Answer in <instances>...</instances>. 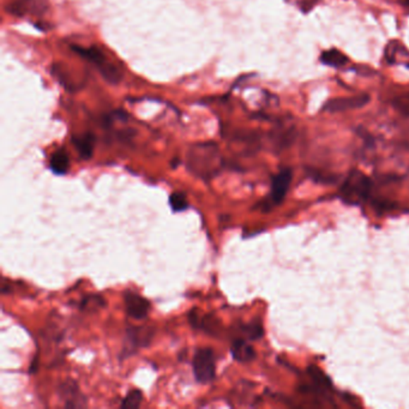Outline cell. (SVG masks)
Masks as SVG:
<instances>
[{
  "mask_svg": "<svg viewBox=\"0 0 409 409\" xmlns=\"http://www.w3.org/2000/svg\"><path fill=\"white\" fill-rule=\"evenodd\" d=\"M169 205L174 213H181L189 208V202L185 193H174L169 196Z\"/></svg>",
  "mask_w": 409,
  "mask_h": 409,
  "instance_id": "18",
  "label": "cell"
},
{
  "mask_svg": "<svg viewBox=\"0 0 409 409\" xmlns=\"http://www.w3.org/2000/svg\"><path fill=\"white\" fill-rule=\"evenodd\" d=\"M222 165V157L216 145L200 143L193 145L188 154L190 171L201 178H212L219 172Z\"/></svg>",
  "mask_w": 409,
  "mask_h": 409,
  "instance_id": "1",
  "label": "cell"
},
{
  "mask_svg": "<svg viewBox=\"0 0 409 409\" xmlns=\"http://www.w3.org/2000/svg\"><path fill=\"white\" fill-rule=\"evenodd\" d=\"M59 393L64 401L66 408H77V407H85V397L80 393L76 381H66L61 385Z\"/></svg>",
  "mask_w": 409,
  "mask_h": 409,
  "instance_id": "10",
  "label": "cell"
},
{
  "mask_svg": "<svg viewBox=\"0 0 409 409\" xmlns=\"http://www.w3.org/2000/svg\"><path fill=\"white\" fill-rule=\"evenodd\" d=\"M369 102L370 97L367 94H361V95L350 97H335V99L325 102L322 111L329 113L347 112V111H352V109H362Z\"/></svg>",
  "mask_w": 409,
  "mask_h": 409,
  "instance_id": "7",
  "label": "cell"
},
{
  "mask_svg": "<svg viewBox=\"0 0 409 409\" xmlns=\"http://www.w3.org/2000/svg\"><path fill=\"white\" fill-rule=\"evenodd\" d=\"M73 49L82 58L87 59L89 63L95 65L104 80L109 83L118 85L123 80V73H121V68L112 63H109V59L97 47H87L85 49V47H80V46H73Z\"/></svg>",
  "mask_w": 409,
  "mask_h": 409,
  "instance_id": "3",
  "label": "cell"
},
{
  "mask_svg": "<svg viewBox=\"0 0 409 409\" xmlns=\"http://www.w3.org/2000/svg\"><path fill=\"white\" fill-rule=\"evenodd\" d=\"M193 373L198 383L209 384L216 376V360L212 348H198L193 355Z\"/></svg>",
  "mask_w": 409,
  "mask_h": 409,
  "instance_id": "4",
  "label": "cell"
},
{
  "mask_svg": "<svg viewBox=\"0 0 409 409\" xmlns=\"http://www.w3.org/2000/svg\"><path fill=\"white\" fill-rule=\"evenodd\" d=\"M241 334L244 335V338L250 340V341H255L263 336V326L261 323L258 322H252V323H248V324L240 325Z\"/></svg>",
  "mask_w": 409,
  "mask_h": 409,
  "instance_id": "16",
  "label": "cell"
},
{
  "mask_svg": "<svg viewBox=\"0 0 409 409\" xmlns=\"http://www.w3.org/2000/svg\"><path fill=\"white\" fill-rule=\"evenodd\" d=\"M319 61L326 66H331V68H341L348 63V56L343 54L341 51L333 49H328L322 52L319 56Z\"/></svg>",
  "mask_w": 409,
  "mask_h": 409,
  "instance_id": "14",
  "label": "cell"
},
{
  "mask_svg": "<svg viewBox=\"0 0 409 409\" xmlns=\"http://www.w3.org/2000/svg\"><path fill=\"white\" fill-rule=\"evenodd\" d=\"M125 310L128 316L136 319V321H141L145 319L148 316V313L152 310V305L149 303L148 299L142 297L140 294L133 291H128L124 294Z\"/></svg>",
  "mask_w": 409,
  "mask_h": 409,
  "instance_id": "8",
  "label": "cell"
},
{
  "mask_svg": "<svg viewBox=\"0 0 409 409\" xmlns=\"http://www.w3.org/2000/svg\"><path fill=\"white\" fill-rule=\"evenodd\" d=\"M400 4L403 5L405 8H409V0H398Z\"/></svg>",
  "mask_w": 409,
  "mask_h": 409,
  "instance_id": "21",
  "label": "cell"
},
{
  "mask_svg": "<svg viewBox=\"0 0 409 409\" xmlns=\"http://www.w3.org/2000/svg\"><path fill=\"white\" fill-rule=\"evenodd\" d=\"M73 143L77 152L80 153V157L85 160H89L94 153V136L90 133H85L82 136H75L73 138Z\"/></svg>",
  "mask_w": 409,
  "mask_h": 409,
  "instance_id": "13",
  "label": "cell"
},
{
  "mask_svg": "<svg viewBox=\"0 0 409 409\" xmlns=\"http://www.w3.org/2000/svg\"><path fill=\"white\" fill-rule=\"evenodd\" d=\"M189 322L193 329L203 330L205 333L214 335L219 328V321L210 315H201L198 310L193 309L189 313Z\"/></svg>",
  "mask_w": 409,
  "mask_h": 409,
  "instance_id": "11",
  "label": "cell"
},
{
  "mask_svg": "<svg viewBox=\"0 0 409 409\" xmlns=\"http://www.w3.org/2000/svg\"><path fill=\"white\" fill-rule=\"evenodd\" d=\"M106 305V301L101 295L92 294L85 297L80 303V309L83 311H97V310L102 309Z\"/></svg>",
  "mask_w": 409,
  "mask_h": 409,
  "instance_id": "17",
  "label": "cell"
},
{
  "mask_svg": "<svg viewBox=\"0 0 409 409\" xmlns=\"http://www.w3.org/2000/svg\"><path fill=\"white\" fill-rule=\"evenodd\" d=\"M143 401V393L140 390H131L121 401V408H138Z\"/></svg>",
  "mask_w": 409,
  "mask_h": 409,
  "instance_id": "19",
  "label": "cell"
},
{
  "mask_svg": "<svg viewBox=\"0 0 409 409\" xmlns=\"http://www.w3.org/2000/svg\"><path fill=\"white\" fill-rule=\"evenodd\" d=\"M154 330L149 326H130L126 330L123 358L137 353V350L148 347L153 341Z\"/></svg>",
  "mask_w": 409,
  "mask_h": 409,
  "instance_id": "5",
  "label": "cell"
},
{
  "mask_svg": "<svg viewBox=\"0 0 409 409\" xmlns=\"http://www.w3.org/2000/svg\"><path fill=\"white\" fill-rule=\"evenodd\" d=\"M49 169L54 174L63 176L68 173L70 169V159L64 150H56L49 160Z\"/></svg>",
  "mask_w": 409,
  "mask_h": 409,
  "instance_id": "15",
  "label": "cell"
},
{
  "mask_svg": "<svg viewBox=\"0 0 409 409\" xmlns=\"http://www.w3.org/2000/svg\"><path fill=\"white\" fill-rule=\"evenodd\" d=\"M249 340L246 338H236L233 340L231 345V354L233 359L239 361V362H250L256 358V350L253 348L252 345H250Z\"/></svg>",
  "mask_w": 409,
  "mask_h": 409,
  "instance_id": "12",
  "label": "cell"
},
{
  "mask_svg": "<svg viewBox=\"0 0 409 409\" xmlns=\"http://www.w3.org/2000/svg\"><path fill=\"white\" fill-rule=\"evenodd\" d=\"M49 0H13L10 11L17 16L42 17L47 13Z\"/></svg>",
  "mask_w": 409,
  "mask_h": 409,
  "instance_id": "9",
  "label": "cell"
},
{
  "mask_svg": "<svg viewBox=\"0 0 409 409\" xmlns=\"http://www.w3.org/2000/svg\"><path fill=\"white\" fill-rule=\"evenodd\" d=\"M292 169H283L274 176L271 179V186H270V195L268 201L265 202V207H275L281 204L285 200L286 195L288 193L289 186L292 183Z\"/></svg>",
  "mask_w": 409,
  "mask_h": 409,
  "instance_id": "6",
  "label": "cell"
},
{
  "mask_svg": "<svg viewBox=\"0 0 409 409\" xmlns=\"http://www.w3.org/2000/svg\"><path fill=\"white\" fill-rule=\"evenodd\" d=\"M372 191V181L360 171L354 169L342 184L340 195L347 204L359 205L367 201Z\"/></svg>",
  "mask_w": 409,
  "mask_h": 409,
  "instance_id": "2",
  "label": "cell"
},
{
  "mask_svg": "<svg viewBox=\"0 0 409 409\" xmlns=\"http://www.w3.org/2000/svg\"><path fill=\"white\" fill-rule=\"evenodd\" d=\"M393 109L403 116H409V92L401 94L391 101Z\"/></svg>",
  "mask_w": 409,
  "mask_h": 409,
  "instance_id": "20",
  "label": "cell"
}]
</instances>
